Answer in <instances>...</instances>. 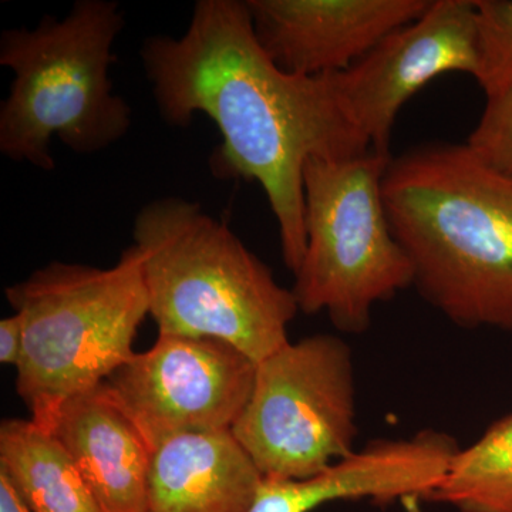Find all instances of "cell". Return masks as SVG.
Returning <instances> with one entry per match:
<instances>
[{"instance_id":"3957f363","label":"cell","mask_w":512,"mask_h":512,"mask_svg":"<svg viewBox=\"0 0 512 512\" xmlns=\"http://www.w3.org/2000/svg\"><path fill=\"white\" fill-rule=\"evenodd\" d=\"M133 239L158 335L222 340L255 363L284 348L299 312L292 289L200 205L148 202Z\"/></svg>"},{"instance_id":"5bb4252c","label":"cell","mask_w":512,"mask_h":512,"mask_svg":"<svg viewBox=\"0 0 512 512\" xmlns=\"http://www.w3.org/2000/svg\"><path fill=\"white\" fill-rule=\"evenodd\" d=\"M0 473L30 512H103L62 444L30 419L0 424Z\"/></svg>"},{"instance_id":"4fadbf2b","label":"cell","mask_w":512,"mask_h":512,"mask_svg":"<svg viewBox=\"0 0 512 512\" xmlns=\"http://www.w3.org/2000/svg\"><path fill=\"white\" fill-rule=\"evenodd\" d=\"M262 480L231 430L173 437L151 456L148 512H249Z\"/></svg>"},{"instance_id":"ba28073f","label":"cell","mask_w":512,"mask_h":512,"mask_svg":"<svg viewBox=\"0 0 512 512\" xmlns=\"http://www.w3.org/2000/svg\"><path fill=\"white\" fill-rule=\"evenodd\" d=\"M255 373L254 360L222 340L158 335L101 386L154 453L173 437L231 430Z\"/></svg>"},{"instance_id":"7a4b0ae2","label":"cell","mask_w":512,"mask_h":512,"mask_svg":"<svg viewBox=\"0 0 512 512\" xmlns=\"http://www.w3.org/2000/svg\"><path fill=\"white\" fill-rule=\"evenodd\" d=\"M382 195L420 295L461 328L512 330V178L430 143L392 157Z\"/></svg>"},{"instance_id":"30bf717a","label":"cell","mask_w":512,"mask_h":512,"mask_svg":"<svg viewBox=\"0 0 512 512\" xmlns=\"http://www.w3.org/2000/svg\"><path fill=\"white\" fill-rule=\"evenodd\" d=\"M431 0H247L256 40L296 76L339 73L394 30L419 19Z\"/></svg>"},{"instance_id":"2e32d148","label":"cell","mask_w":512,"mask_h":512,"mask_svg":"<svg viewBox=\"0 0 512 512\" xmlns=\"http://www.w3.org/2000/svg\"><path fill=\"white\" fill-rule=\"evenodd\" d=\"M478 86L485 96L512 84V0H476Z\"/></svg>"},{"instance_id":"9a60e30c","label":"cell","mask_w":512,"mask_h":512,"mask_svg":"<svg viewBox=\"0 0 512 512\" xmlns=\"http://www.w3.org/2000/svg\"><path fill=\"white\" fill-rule=\"evenodd\" d=\"M427 500L461 512H512V414L451 458Z\"/></svg>"},{"instance_id":"52a82bcc","label":"cell","mask_w":512,"mask_h":512,"mask_svg":"<svg viewBox=\"0 0 512 512\" xmlns=\"http://www.w3.org/2000/svg\"><path fill=\"white\" fill-rule=\"evenodd\" d=\"M231 433L264 477L303 480L355 453L352 350L338 336L313 335L256 363Z\"/></svg>"},{"instance_id":"ac0fdd59","label":"cell","mask_w":512,"mask_h":512,"mask_svg":"<svg viewBox=\"0 0 512 512\" xmlns=\"http://www.w3.org/2000/svg\"><path fill=\"white\" fill-rule=\"evenodd\" d=\"M23 322L18 313L0 322V363L18 367L23 355Z\"/></svg>"},{"instance_id":"9c48e42d","label":"cell","mask_w":512,"mask_h":512,"mask_svg":"<svg viewBox=\"0 0 512 512\" xmlns=\"http://www.w3.org/2000/svg\"><path fill=\"white\" fill-rule=\"evenodd\" d=\"M477 70L476 0H431L419 19L335 76L350 121L372 150L390 154L394 123L414 94L443 74Z\"/></svg>"},{"instance_id":"6da1fadb","label":"cell","mask_w":512,"mask_h":512,"mask_svg":"<svg viewBox=\"0 0 512 512\" xmlns=\"http://www.w3.org/2000/svg\"><path fill=\"white\" fill-rule=\"evenodd\" d=\"M141 59L165 123L188 126L207 114L222 137L211 156L215 175L261 185L295 275L306 251L305 164L372 150L340 101L335 73L279 69L239 0H200L187 32L148 37Z\"/></svg>"},{"instance_id":"e0dca14e","label":"cell","mask_w":512,"mask_h":512,"mask_svg":"<svg viewBox=\"0 0 512 512\" xmlns=\"http://www.w3.org/2000/svg\"><path fill=\"white\" fill-rule=\"evenodd\" d=\"M466 146L485 165L512 178V84L487 97Z\"/></svg>"},{"instance_id":"277c9868","label":"cell","mask_w":512,"mask_h":512,"mask_svg":"<svg viewBox=\"0 0 512 512\" xmlns=\"http://www.w3.org/2000/svg\"><path fill=\"white\" fill-rule=\"evenodd\" d=\"M123 26L116 2L79 0L63 20L2 33L0 64L15 74L0 106L3 156L52 171V137L87 156L126 136L131 109L110 80Z\"/></svg>"},{"instance_id":"7c38bea8","label":"cell","mask_w":512,"mask_h":512,"mask_svg":"<svg viewBox=\"0 0 512 512\" xmlns=\"http://www.w3.org/2000/svg\"><path fill=\"white\" fill-rule=\"evenodd\" d=\"M49 433L62 444L103 512H148L151 453L103 390L64 403Z\"/></svg>"},{"instance_id":"8fae6325","label":"cell","mask_w":512,"mask_h":512,"mask_svg":"<svg viewBox=\"0 0 512 512\" xmlns=\"http://www.w3.org/2000/svg\"><path fill=\"white\" fill-rule=\"evenodd\" d=\"M457 451L453 437L433 429L410 439L372 441L316 476L264 477L249 512H312L332 501L363 498L382 504L427 500Z\"/></svg>"},{"instance_id":"8992f818","label":"cell","mask_w":512,"mask_h":512,"mask_svg":"<svg viewBox=\"0 0 512 512\" xmlns=\"http://www.w3.org/2000/svg\"><path fill=\"white\" fill-rule=\"evenodd\" d=\"M392 157L311 158L303 170L306 251L292 291L299 311L326 312L342 332H363L377 303L413 285L383 202Z\"/></svg>"},{"instance_id":"5b68a950","label":"cell","mask_w":512,"mask_h":512,"mask_svg":"<svg viewBox=\"0 0 512 512\" xmlns=\"http://www.w3.org/2000/svg\"><path fill=\"white\" fill-rule=\"evenodd\" d=\"M5 295L25 333L16 393L46 431L64 403L97 389L133 357L150 315L134 247L107 269L52 262Z\"/></svg>"},{"instance_id":"d6986e66","label":"cell","mask_w":512,"mask_h":512,"mask_svg":"<svg viewBox=\"0 0 512 512\" xmlns=\"http://www.w3.org/2000/svg\"><path fill=\"white\" fill-rule=\"evenodd\" d=\"M0 512H30L3 473H0Z\"/></svg>"}]
</instances>
